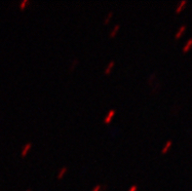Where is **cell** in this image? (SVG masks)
<instances>
[{
	"label": "cell",
	"mask_w": 192,
	"mask_h": 191,
	"mask_svg": "<svg viewBox=\"0 0 192 191\" xmlns=\"http://www.w3.org/2000/svg\"><path fill=\"white\" fill-rule=\"evenodd\" d=\"M115 110L114 109H111L110 111H109L108 113H107V115L104 117V123L105 124V125H108V124H110V122L112 121V119H113V117L115 116Z\"/></svg>",
	"instance_id": "6da1fadb"
},
{
	"label": "cell",
	"mask_w": 192,
	"mask_h": 191,
	"mask_svg": "<svg viewBox=\"0 0 192 191\" xmlns=\"http://www.w3.org/2000/svg\"><path fill=\"white\" fill-rule=\"evenodd\" d=\"M31 148H32V143H31V142L26 143L25 146L23 147V149H22V152H21V157H22V158H25V157L27 155V153H28V151H29Z\"/></svg>",
	"instance_id": "7a4b0ae2"
},
{
	"label": "cell",
	"mask_w": 192,
	"mask_h": 191,
	"mask_svg": "<svg viewBox=\"0 0 192 191\" xmlns=\"http://www.w3.org/2000/svg\"><path fill=\"white\" fill-rule=\"evenodd\" d=\"M119 29H120V25H114V27L112 28V30L110 31V33H109V37H110V38H114V37L117 35V33H118Z\"/></svg>",
	"instance_id": "3957f363"
},
{
	"label": "cell",
	"mask_w": 192,
	"mask_h": 191,
	"mask_svg": "<svg viewBox=\"0 0 192 191\" xmlns=\"http://www.w3.org/2000/svg\"><path fill=\"white\" fill-rule=\"evenodd\" d=\"M66 173H67V168H66V167L62 168L59 171V173H58V175H57V178H58V179H63Z\"/></svg>",
	"instance_id": "277c9868"
},
{
	"label": "cell",
	"mask_w": 192,
	"mask_h": 191,
	"mask_svg": "<svg viewBox=\"0 0 192 191\" xmlns=\"http://www.w3.org/2000/svg\"><path fill=\"white\" fill-rule=\"evenodd\" d=\"M114 64H115V63H114L113 61H111V62L109 63L108 65L106 66V68L104 69V75H108V74H110V72H111V70H112V68H113Z\"/></svg>",
	"instance_id": "5b68a950"
},
{
	"label": "cell",
	"mask_w": 192,
	"mask_h": 191,
	"mask_svg": "<svg viewBox=\"0 0 192 191\" xmlns=\"http://www.w3.org/2000/svg\"><path fill=\"white\" fill-rule=\"evenodd\" d=\"M112 17H113V13L112 12H109L108 14L106 15V17H105V19L104 20V25H108L109 22L111 21V19H112Z\"/></svg>",
	"instance_id": "8992f818"
},
{
	"label": "cell",
	"mask_w": 192,
	"mask_h": 191,
	"mask_svg": "<svg viewBox=\"0 0 192 191\" xmlns=\"http://www.w3.org/2000/svg\"><path fill=\"white\" fill-rule=\"evenodd\" d=\"M29 3V1L28 0H24V1H22L20 3V9L21 10H25V8H26V5Z\"/></svg>",
	"instance_id": "52a82bcc"
},
{
	"label": "cell",
	"mask_w": 192,
	"mask_h": 191,
	"mask_svg": "<svg viewBox=\"0 0 192 191\" xmlns=\"http://www.w3.org/2000/svg\"><path fill=\"white\" fill-rule=\"evenodd\" d=\"M78 62H79V61L77 59H73V62L71 63V65H70V68H69V71H70V72H71V71H73V69L75 68V66L79 64Z\"/></svg>",
	"instance_id": "ba28073f"
},
{
	"label": "cell",
	"mask_w": 192,
	"mask_h": 191,
	"mask_svg": "<svg viewBox=\"0 0 192 191\" xmlns=\"http://www.w3.org/2000/svg\"><path fill=\"white\" fill-rule=\"evenodd\" d=\"M92 191H102V185H96Z\"/></svg>",
	"instance_id": "9c48e42d"
},
{
	"label": "cell",
	"mask_w": 192,
	"mask_h": 191,
	"mask_svg": "<svg viewBox=\"0 0 192 191\" xmlns=\"http://www.w3.org/2000/svg\"><path fill=\"white\" fill-rule=\"evenodd\" d=\"M138 190V186L137 185H133L130 187V189H129L128 191H137Z\"/></svg>",
	"instance_id": "30bf717a"
},
{
	"label": "cell",
	"mask_w": 192,
	"mask_h": 191,
	"mask_svg": "<svg viewBox=\"0 0 192 191\" xmlns=\"http://www.w3.org/2000/svg\"><path fill=\"white\" fill-rule=\"evenodd\" d=\"M26 191H32V190H31V189H27Z\"/></svg>",
	"instance_id": "8fae6325"
}]
</instances>
